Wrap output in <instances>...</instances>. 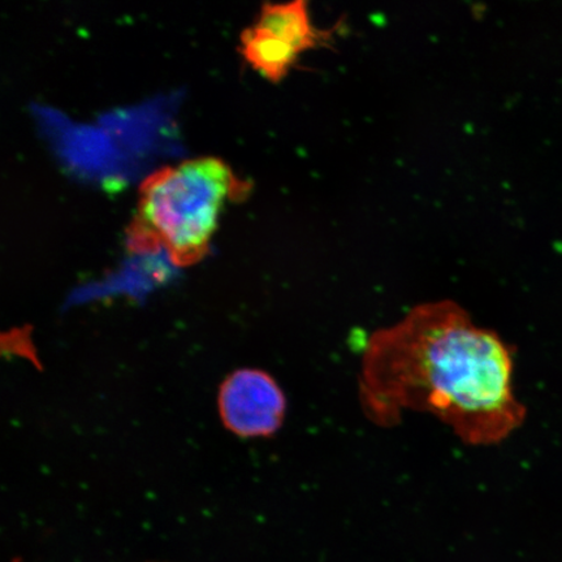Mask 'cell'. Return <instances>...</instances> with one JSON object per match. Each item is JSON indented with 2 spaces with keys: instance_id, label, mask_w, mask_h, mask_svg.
<instances>
[{
  "instance_id": "obj_1",
  "label": "cell",
  "mask_w": 562,
  "mask_h": 562,
  "mask_svg": "<svg viewBox=\"0 0 562 562\" xmlns=\"http://www.w3.org/2000/svg\"><path fill=\"white\" fill-rule=\"evenodd\" d=\"M507 342L452 300L424 302L376 329L364 346L358 400L364 417L395 427L427 413L468 446L503 442L524 425Z\"/></svg>"
},
{
  "instance_id": "obj_2",
  "label": "cell",
  "mask_w": 562,
  "mask_h": 562,
  "mask_svg": "<svg viewBox=\"0 0 562 562\" xmlns=\"http://www.w3.org/2000/svg\"><path fill=\"white\" fill-rule=\"evenodd\" d=\"M223 160L203 157L161 168L139 187L137 211L126 231L136 252L166 250L178 266L207 256L224 207L250 193Z\"/></svg>"
},
{
  "instance_id": "obj_3",
  "label": "cell",
  "mask_w": 562,
  "mask_h": 562,
  "mask_svg": "<svg viewBox=\"0 0 562 562\" xmlns=\"http://www.w3.org/2000/svg\"><path fill=\"white\" fill-rule=\"evenodd\" d=\"M262 30L277 35L292 46L300 55L326 47L333 42V30H319L313 23L305 0L290 3H267L255 23Z\"/></svg>"
},
{
  "instance_id": "obj_4",
  "label": "cell",
  "mask_w": 562,
  "mask_h": 562,
  "mask_svg": "<svg viewBox=\"0 0 562 562\" xmlns=\"http://www.w3.org/2000/svg\"><path fill=\"white\" fill-rule=\"evenodd\" d=\"M285 413V398L278 384L262 372L240 378V431L270 435L278 430Z\"/></svg>"
},
{
  "instance_id": "obj_5",
  "label": "cell",
  "mask_w": 562,
  "mask_h": 562,
  "mask_svg": "<svg viewBox=\"0 0 562 562\" xmlns=\"http://www.w3.org/2000/svg\"><path fill=\"white\" fill-rule=\"evenodd\" d=\"M240 53L248 65L266 80L279 83L292 72L300 54L277 35L252 24L240 35Z\"/></svg>"
}]
</instances>
